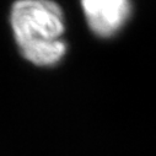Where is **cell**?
Returning a JSON list of instances; mask_svg holds the SVG:
<instances>
[{
  "mask_svg": "<svg viewBox=\"0 0 156 156\" xmlns=\"http://www.w3.org/2000/svg\"><path fill=\"white\" fill-rule=\"evenodd\" d=\"M80 6L91 32L103 40L118 34L133 11L132 0H80Z\"/></svg>",
  "mask_w": 156,
  "mask_h": 156,
  "instance_id": "7a4b0ae2",
  "label": "cell"
},
{
  "mask_svg": "<svg viewBox=\"0 0 156 156\" xmlns=\"http://www.w3.org/2000/svg\"><path fill=\"white\" fill-rule=\"evenodd\" d=\"M10 23L20 53L27 62L49 68L65 57V15L54 0H16Z\"/></svg>",
  "mask_w": 156,
  "mask_h": 156,
  "instance_id": "6da1fadb",
  "label": "cell"
}]
</instances>
